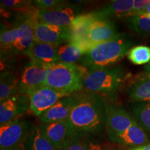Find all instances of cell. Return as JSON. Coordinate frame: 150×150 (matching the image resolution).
I'll use <instances>...</instances> for the list:
<instances>
[{
  "label": "cell",
  "instance_id": "obj_1",
  "mask_svg": "<svg viewBox=\"0 0 150 150\" xmlns=\"http://www.w3.org/2000/svg\"><path fill=\"white\" fill-rule=\"evenodd\" d=\"M77 101L68 121L72 131L97 137L106 133L108 104L100 95L88 92L76 94Z\"/></svg>",
  "mask_w": 150,
  "mask_h": 150
},
{
  "label": "cell",
  "instance_id": "obj_2",
  "mask_svg": "<svg viewBox=\"0 0 150 150\" xmlns=\"http://www.w3.org/2000/svg\"><path fill=\"white\" fill-rule=\"evenodd\" d=\"M133 45L134 40L130 35L119 33L113 38L95 45L79 63L81 66L88 68L110 66L127 55Z\"/></svg>",
  "mask_w": 150,
  "mask_h": 150
},
{
  "label": "cell",
  "instance_id": "obj_3",
  "mask_svg": "<svg viewBox=\"0 0 150 150\" xmlns=\"http://www.w3.org/2000/svg\"><path fill=\"white\" fill-rule=\"evenodd\" d=\"M129 76L121 66L88 68L84 74L83 86L89 93L114 95Z\"/></svg>",
  "mask_w": 150,
  "mask_h": 150
},
{
  "label": "cell",
  "instance_id": "obj_4",
  "mask_svg": "<svg viewBox=\"0 0 150 150\" xmlns=\"http://www.w3.org/2000/svg\"><path fill=\"white\" fill-rule=\"evenodd\" d=\"M84 74L82 66L58 62L49 65L45 86L67 95H72L84 87Z\"/></svg>",
  "mask_w": 150,
  "mask_h": 150
},
{
  "label": "cell",
  "instance_id": "obj_5",
  "mask_svg": "<svg viewBox=\"0 0 150 150\" xmlns=\"http://www.w3.org/2000/svg\"><path fill=\"white\" fill-rule=\"evenodd\" d=\"M82 7L75 4L67 3L49 10H38V20L56 27L67 28L76 17L81 15Z\"/></svg>",
  "mask_w": 150,
  "mask_h": 150
},
{
  "label": "cell",
  "instance_id": "obj_6",
  "mask_svg": "<svg viewBox=\"0 0 150 150\" xmlns=\"http://www.w3.org/2000/svg\"><path fill=\"white\" fill-rule=\"evenodd\" d=\"M33 127L31 121L19 118L0 125V149L23 145Z\"/></svg>",
  "mask_w": 150,
  "mask_h": 150
},
{
  "label": "cell",
  "instance_id": "obj_7",
  "mask_svg": "<svg viewBox=\"0 0 150 150\" xmlns=\"http://www.w3.org/2000/svg\"><path fill=\"white\" fill-rule=\"evenodd\" d=\"M97 18L95 12L81 14L73 20L69 27L70 40L68 42L76 45L82 51L84 55L94 47L88 40V33L93 22Z\"/></svg>",
  "mask_w": 150,
  "mask_h": 150
},
{
  "label": "cell",
  "instance_id": "obj_8",
  "mask_svg": "<svg viewBox=\"0 0 150 150\" xmlns=\"http://www.w3.org/2000/svg\"><path fill=\"white\" fill-rule=\"evenodd\" d=\"M136 121L123 106L120 105L108 104V119L106 134L110 142L119 135L126 131Z\"/></svg>",
  "mask_w": 150,
  "mask_h": 150
},
{
  "label": "cell",
  "instance_id": "obj_9",
  "mask_svg": "<svg viewBox=\"0 0 150 150\" xmlns=\"http://www.w3.org/2000/svg\"><path fill=\"white\" fill-rule=\"evenodd\" d=\"M49 65L31 61L24 67L20 79V93L29 95L45 86Z\"/></svg>",
  "mask_w": 150,
  "mask_h": 150
},
{
  "label": "cell",
  "instance_id": "obj_10",
  "mask_svg": "<svg viewBox=\"0 0 150 150\" xmlns=\"http://www.w3.org/2000/svg\"><path fill=\"white\" fill-rule=\"evenodd\" d=\"M68 95H70L44 86L35 90L29 95L30 109L35 115L39 117L41 114L53 106L61 98Z\"/></svg>",
  "mask_w": 150,
  "mask_h": 150
},
{
  "label": "cell",
  "instance_id": "obj_11",
  "mask_svg": "<svg viewBox=\"0 0 150 150\" xmlns=\"http://www.w3.org/2000/svg\"><path fill=\"white\" fill-rule=\"evenodd\" d=\"M35 41L60 46L70 40L69 28L56 27L40 22L38 19L33 24Z\"/></svg>",
  "mask_w": 150,
  "mask_h": 150
},
{
  "label": "cell",
  "instance_id": "obj_12",
  "mask_svg": "<svg viewBox=\"0 0 150 150\" xmlns=\"http://www.w3.org/2000/svg\"><path fill=\"white\" fill-rule=\"evenodd\" d=\"M30 108L29 97L18 93L0 104V125L18 119Z\"/></svg>",
  "mask_w": 150,
  "mask_h": 150
},
{
  "label": "cell",
  "instance_id": "obj_13",
  "mask_svg": "<svg viewBox=\"0 0 150 150\" xmlns=\"http://www.w3.org/2000/svg\"><path fill=\"white\" fill-rule=\"evenodd\" d=\"M77 101V95L72 94L64 97L58 101L53 106L38 117L41 124L66 120L70 115L71 112Z\"/></svg>",
  "mask_w": 150,
  "mask_h": 150
},
{
  "label": "cell",
  "instance_id": "obj_14",
  "mask_svg": "<svg viewBox=\"0 0 150 150\" xmlns=\"http://www.w3.org/2000/svg\"><path fill=\"white\" fill-rule=\"evenodd\" d=\"M40 127L43 134L59 150L63 149L72 132L68 119L66 120L40 124Z\"/></svg>",
  "mask_w": 150,
  "mask_h": 150
},
{
  "label": "cell",
  "instance_id": "obj_15",
  "mask_svg": "<svg viewBox=\"0 0 150 150\" xmlns=\"http://www.w3.org/2000/svg\"><path fill=\"white\" fill-rule=\"evenodd\" d=\"M118 33L116 25L110 19L97 18L90 28L88 40L95 47L113 38Z\"/></svg>",
  "mask_w": 150,
  "mask_h": 150
},
{
  "label": "cell",
  "instance_id": "obj_16",
  "mask_svg": "<svg viewBox=\"0 0 150 150\" xmlns=\"http://www.w3.org/2000/svg\"><path fill=\"white\" fill-rule=\"evenodd\" d=\"M112 142L133 148L150 144V139L147 133L136 120L126 131L116 137Z\"/></svg>",
  "mask_w": 150,
  "mask_h": 150
},
{
  "label": "cell",
  "instance_id": "obj_17",
  "mask_svg": "<svg viewBox=\"0 0 150 150\" xmlns=\"http://www.w3.org/2000/svg\"><path fill=\"white\" fill-rule=\"evenodd\" d=\"M59 46L35 41L32 46L26 52V54L32 61L52 65L59 62L57 54Z\"/></svg>",
  "mask_w": 150,
  "mask_h": 150
},
{
  "label": "cell",
  "instance_id": "obj_18",
  "mask_svg": "<svg viewBox=\"0 0 150 150\" xmlns=\"http://www.w3.org/2000/svg\"><path fill=\"white\" fill-rule=\"evenodd\" d=\"M63 150H105L93 135L72 131Z\"/></svg>",
  "mask_w": 150,
  "mask_h": 150
},
{
  "label": "cell",
  "instance_id": "obj_19",
  "mask_svg": "<svg viewBox=\"0 0 150 150\" xmlns=\"http://www.w3.org/2000/svg\"><path fill=\"white\" fill-rule=\"evenodd\" d=\"M134 0H114L110 1L100 10L95 11L97 18H125L129 17L133 10Z\"/></svg>",
  "mask_w": 150,
  "mask_h": 150
},
{
  "label": "cell",
  "instance_id": "obj_20",
  "mask_svg": "<svg viewBox=\"0 0 150 150\" xmlns=\"http://www.w3.org/2000/svg\"><path fill=\"white\" fill-rule=\"evenodd\" d=\"M0 101L3 102L20 93V80L11 70H1Z\"/></svg>",
  "mask_w": 150,
  "mask_h": 150
},
{
  "label": "cell",
  "instance_id": "obj_21",
  "mask_svg": "<svg viewBox=\"0 0 150 150\" xmlns=\"http://www.w3.org/2000/svg\"><path fill=\"white\" fill-rule=\"evenodd\" d=\"M129 98L132 103L150 101V73L134 81L127 89Z\"/></svg>",
  "mask_w": 150,
  "mask_h": 150
},
{
  "label": "cell",
  "instance_id": "obj_22",
  "mask_svg": "<svg viewBox=\"0 0 150 150\" xmlns=\"http://www.w3.org/2000/svg\"><path fill=\"white\" fill-rule=\"evenodd\" d=\"M23 150H59L46 138L40 125H34L22 145Z\"/></svg>",
  "mask_w": 150,
  "mask_h": 150
},
{
  "label": "cell",
  "instance_id": "obj_23",
  "mask_svg": "<svg viewBox=\"0 0 150 150\" xmlns=\"http://www.w3.org/2000/svg\"><path fill=\"white\" fill-rule=\"evenodd\" d=\"M37 18H29L21 21L24 30V34L13 46L11 52L13 54L26 53L35 42V34L33 29V24Z\"/></svg>",
  "mask_w": 150,
  "mask_h": 150
},
{
  "label": "cell",
  "instance_id": "obj_24",
  "mask_svg": "<svg viewBox=\"0 0 150 150\" xmlns=\"http://www.w3.org/2000/svg\"><path fill=\"white\" fill-rule=\"evenodd\" d=\"M24 34V30L21 22L11 29H1L0 41H1V53L4 54L11 52L13 46Z\"/></svg>",
  "mask_w": 150,
  "mask_h": 150
},
{
  "label": "cell",
  "instance_id": "obj_25",
  "mask_svg": "<svg viewBox=\"0 0 150 150\" xmlns=\"http://www.w3.org/2000/svg\"><path fill=\"white\" fill-rule=\"evenodd\" d=\"M57 54L60 63L70 65H75L84 56L83 52L78 46L71 42L59 46Z\"/></svg>",
  "mask_w": 150,
  "mask_h": 150
},
{
  "label": "cell",
  "instance_id": "obj_26",
  "mask_svg": "<svg viewBox=\"0 0 150 150\" xmlns=\"http://www.w3.org/2000/svg\"><path fill=\"white\" fill-rule=\"evenodd\" d=\"M131 108L135 120L150 136V101L132 103Z\"/></svg>",
  "mask_w": 150,
  "mask_h": 150
},
{
  "label": "cell",
  "instance_id": "obj_27",
  "mask_svg": "<svg viewBox=\"0 0 150 150\" xmlns=\"http://www.w3.org/2000/svg\"><path fill=\"white\" fill-rule=\"evenodd\" d=\"M125 22L132 31L141 36H150V19L142 16L125 18Z\"/></svg>",
  "mask_w": 150,
  "mask_h": 150
},
{
  "label": "cell",
  "instance_id": "obj_28",
  "mask_svg": "<svg viewBox=\"0 0 150 150\" xmlns=\"http://www.w3.org/2000/svg\"><path fill=\"white\" fill-rule=\"evenodd\" d=\"M127 57L134 65L148 64L150 62V47L145 45L135 46L129 50Z\"/></svg>",
  "mask_w": 150,
  "mask_h": 150
},
{
  "label": "cell",
  "instance_id": "obj_29",
  "mask_svg": "<svg viewBox=\"0 0 150 150\" xmlns=\"http://www.w3.org/2000/svg\"><path fill=\"white\" fill-rule=\"evenodd\" d=\"M65 1L63 0H36L33 1V3L38 10H49L62 4Z\"/></svg>",
  "mask_w": 150,
  "mask_h": 150
},
{
  "label": "cell",
  "instance_id": "obj_30",
  "mask_svg": "<svg viewBox=\"0 0 150 150\" xmlns=\"http://www.w3.org/2000/svg\"><path fill=\"white\" fill-rule=\"evenodd\" d=\"M149 3L150 0H134L133 10L129 17L143 14Z\"/></svg>",
  "mask_w": 150,
  "mask_h": 150
},
{
  "label": "cell",
  "instance_id": "obj_31",
  "mask_svg": "<svg viewBox=\"0 0 150 150\" xmlns=\"http://www.w3.org/2000/svg\"><path fill=\"white\" fill-rule=\"evenodd\" d=\"M128 150H150V144H147L145 145L139 146V147L129 148Z\"/></svg>",
  "mask_w": 150,
  "mask_h": 150
},
{
  "label": "cell",
  "instance_id": "obj_32",
  "mask_svg": "<svg viewBox=\"0 0 150 150\" xmlns=\"http://www.w3.org/2000/svg\"><path fill=\"white\" fill-rule=\"evenodd\" d=\"M0 150H23V147H22V145H17L12 147L5 148V149H2Z\"/></svg>",
  "mask_w": 150,
  "mask_h": 150
},
{
  "label": "cell",
  "instance_id": "obj_33",
  "mask_svg": "<svg viewBox=\"0 0 150 150\" xmlns=\"http://www.w3.org/2000/svg\"><path fill=\"white\" fill-rule=\"evenodd\" d=\"M145 70L146 72H147L148 73H150V62L149 63H148V64L145 65Z\"/></svg>",
  "mask_w": 150,
  "mask_h": 150
},
{
  "label": "cell",
  "instance_id": "obj_34",
  "mask_svg": "<svg viewBox=\"0 0 150 150\" xmlns=\"http://www.w3.org/2000/svg\"><path fill=\"white\" fill-rule=\"evenodd\" d=\"M141 16L145 17V18H147L150 19V12H149V13H145L142 14V15H141Z\"/></svg>",
  "mask_w": 150,
  "mask_h": 150
},
{
  "label": "cell",
  "instance_id": "obj_35",
  "mask_svg": "<svg viewBox=\"0 0 150 150\" xmlns=\"http://www.w3.org/2000/svg\"><path fill=\"white\" fill-rule=\"evenodd\" d=\"M149 12H150V3H149V4L148 5V6L147 7V8H146V10H145V13H149ZM140 16H141V15H140Z\"/></svg>",
  "mask_w": 150,
  "mask_h": 150
}]
</instances>
